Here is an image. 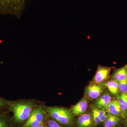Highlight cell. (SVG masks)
Segmentation results:
<instances>
[{"label": "cell", "mask_w": 127, "mask_h": 127, "mask_svg": "<svg viewBox=\"0 0 127 127\" xmlns=\"http://www.w3.org/2000/svg\"><path fill=\"white\" fill-rule=\"evenodd\" d=\"M26 0H0V15L9 14L20 18Z\"/></svg>", "instance_id": "cell-1"}, {"label": "cell", "mask_w": 127, "mask_h": 127, "mask_svg": "<svg viewBox=\"0 0 127 127\" xmlns=\"http://www.w3.org/2000/svg\"><path fill=\"white\" fill-rule=\"evenodd\" d=\"M9 109L14 114V122L22 123L30 117L32 110V104L31 102L11 103L8 102Z\"/></svg>", "instance_id": "cell-2"}, {"label": "cell", "mask_w": 127, "mask_h": 127, "mask_svg": "<svg viewBox=\"0 0 127 127\" xmlns=\"http://www.w3.org/2000/svg\"><path fill=\"white\" fill-rule=\"evenodd\" d=\"M46 110L52 118L60 124L71 125L74 122L73 114L68 109L58 107H47Z\"/></svg>", "instance_id": "cell-3"}, {"label": "cell", "mask_w": 127, "mask_h": 127, "mask_svg": "<svg viewBox=\"0 0 127 127\" xmlns=\"http://www.w3.org/2000/svg\"><path fill=\"white\" fill-rule=\"evenodd\" d=\"M106 87L102 83L93 82L85 89V94L91 100H95L102 94Z\"/></svg>", "instance_id": "cell-4"}, {"label": "cell", "mask_w": 127, "mask_h": 127, "mask_svg": "<svg viewBox=\"0 0 127 127\" xmlns=\"http://www.w3.org/2000/svg\"><path fill=\"white\" fill-rule=\"evenodd\" d=\"M115 68L114 67H108L98 65L97 70L94 77L93 82L102 83L109 79L112 71Z\"/></svg>", "instance_id": "cell-5"}, {"label": "cell", "mask_w": 127, "mask_h": 127, "mask_svg": "<svg viewBox=\"0 0 127 127\" xmlns=\"http://www.w3.org/2000/svg\"><path fill=\"white\" fill-rule=\"evenodd\" d=\"M110 93L109 91L103 92L99 97L95 99L94 103L95 107L107 111L109 103L112 100Z\"/></svg>", "instance_id": "cell-6"}, {"label": "cell", "mask_w": 127, "mask_h": 127, "mask_svg": "<svg viewBox=\"0 0 127 127\" xmlns=\"http://www.w3.org/2000/svg\"><path fill=\"white\" fill-rule=\"evenodd\" d=\"M88 102L86 98L84 97L73 106L71 112L75 116L82 115L86 111L88 107Z\"/></svg>", "instance_id": "cell-7"}, {"label": "cell", "mask_w": 127, "mask_h": 127, "mask_svg": "<svg viewBox=\"0 0 127 127\" xmlns=\"http://www.w3.org/2000/svg\"><path fill=\"white\" fill-rule=\"evenodd\" d=\"M45 118L46 113L44 110L41 108H37L32 109L28 119L37 121L42 123Z\"/></svg>", "instance_id": "cell-8"}, {"label": "cell", "mask_w": 127, "mask_h": 127, "mask_svg": "<svg viewBox=\"0 0 127 127\" xmlns=\"http://www.w3.org/2000/svg\"><path fill=\"white\" fill-rule=\"evenodd\" d=\"M107 112L110 114L119 116L123 119L120 105L117 97L113 99H112L107 109Z\"/></svg>", "instance_id": "cell-9"}, {"label": "cell", "mask_w": 127, "mask_h": 127, "mask_svg": "<svg viewBox=\"0 0 127 127\" xmlns=\"http://www.w3.org/2000/svg\"><path fill=\"white\" fill-rule=\"evenodd\" d=\"M102 84L108 88L109 93L112 95L116 96V97L120 94L118 82L116 80L112 79L104 82Z\"/></svg>", "instance_id": "cell-10"}, {"label": "cell", "mask_w": 127, "mask_h": 127, "mask_svg": "<svg viewBox=\"0 0 127 127\" xmlns=\"http://www.w3.org/2000/svg\"><path fill=\"white\" fill-rule=\"evenodd\" d=\"M123 119L119 116L108 113L107 117L103 122L104 127H117L120 125Z\"/></svg>", "instance_id": "cell-11"}, {"label": "cell", "mask_w": 127, "mask_h": 127, "mask_svg": "<svg viewBox=\"0 0 127 127\" xmlns=\"http://www.w3.org/2000/svg\"><path fill=\"white\" fill-rule=\"evenodd\" d=\"M112 79L120 82L127 78V71L125 66L114 70L111 75Z\"/></svg>", "instance_id": "cell-12"}, {"label": "cell", "mask_w": 127, "mask_h": 127, "mask_svg": "<svg viewBox=\"0 0 127 127\" xmlns=\"http://www.w3.org/2000/svg\"><path fill=\"white\" fill-rule=\"evenodd\" d=\"M77 124L79 127H90L92 123V118L89 113L82 114L77 120Z\"/></svg>", "instance_id": "cell-13"}, {"label": "cell", "mask_w": 127, "mask_h": 127, "mask_svg": "<svg viewBox=\"0 0 127 127\" xmlns=\"http://www.w3.org/2000/svg\"><path fill=\"white\" fill-rule=\"evenodd\" d=\"M117 98L124 119L127 115V94L120 93Z\"/></svg>", "instance_id": "cell-14"}, {"label": "cell", "mask_w": 127, "mask_h": 127, "mask_svg": "<svg viewBox=\"0 0 127 127\" xmlns=\"http://www.w3.org/2000/svg\"><path fill=\"white\" fill-rule=\"evenodd\" d=\"M9 118L4 114L0 115V127H10Z\"/></svg>", "instance_id": "cell-15"}, {"label": "cell", "mask_w": 127, "mask_h": 127, "mask_svg": "<svg viewBox=\"0 0 127 127\" xmlns=\"http://www.w3.org/2000/svg\"><path fill=\"white\" fill-rule=\"evenodd\" d=\"M118 83L120 93L127 94V78L119 82Z\"/></svg>", "instance_id": "cell-16"}, {"label": "cell", "mask_w": 127, "mask_h": 127, "mask_svg": "<svg viewBox=\"0 0 127 127\" xmlns=\"http://www.w3.org/2000/svg\"><path fill=\"white\" fill-rule=\"evenodd\" d=\"M92 113L94 121L96 125H98L101 123L98 113L96 108L95 107L93 108L92 109Z\"/></svg>", "instance_id": "cell-17"}, {"label": "cell", "mask_w": 127, "mask_h": 127, "mask_svg": "<svg viewBox=\"0 0 127 127\" xmlns=\"http://www.w3.org/2000/svg\"><path fill=\"white\" fill-rule=\"evenodd\" d=\"M97 110L98 113V115L100 117L101 122H104L105 120L106 119L107 117L108 116V114H107V111L103 110V109H98L97 108Z\"/></svg>", "instance_id": "cell-18"}, {"label": "cell", "mask_w": 127, "mask_h": 127, "mask_svg": "<svg viewBox=\"0 0 127 127\" xmlns=\"http://www.w3.org/2000/svg\"><path fill=\"white\" fill-rule=\"evenodd\" d=\"M41 123L34 120H27L22 127H35L42 124Z\"/></svg>", "instance_id": "cell-19"}, {"label": "cell", "mask_w": 127, "mask_h": 127, "mask_svg": "<svg viewBox=\"0 0 127 127\" xmlns=\"http://www.w3.org/2000/svg\"><path fill=\"white\" fill-rule=\"evenodd\" d=\"M7 107L9 108L8 102L0 97V115L4 114L3 111Z\"/></svg>", "instance_id": "cell-20"}, {"label": "cell", "mask_w": 127, "mask_h": 127, "mask_svg": "<svg viewBox=\"0 0 127 127\" xmlns=\"http://www.w3.org/2000/svg\"><path fill=\"white\" fill-rule=\"evenodd\" d=\"M48 127H62L59 124L54 120H50L48 121Z\"/></svg>", "instance_id": "cell-21"}, {"label": "cell", "mask_w": 127, "mask_h": 127, "mask_svg": "<svg viewBox=\"0 0 127 127\" xmlns=\"http://www.w3.org/2000/svg\"><path fill=\"white\" fill-rule=\"evenodd\" d=\"M123 123L124 127H127V115L123 119Z\"/></svg>", "instance_id": "cell-22"}, {"label": "cell", "mask_w": 127, "mask_h": 127, "mask_svg": "<svg viewBox=\"0 0 127 127\" xmlns=\"http://www.w3.org/2000/svg\"><path fill=\"white\" fill-rule=\"evenodd\" d=\"M45 127L43 126V125H42V124H41L40 125H39V126H37V127Z\"/></svg>", "instance_id": "cell-23"}, {"label": "cell", "mask_w": 127, "mask_h": 127, "mask_svg": "<svg viewBox=\"0 0 127 127\" xmlns=\"http://www.w3.org/2000/svg\"><path fill=\"white\" fill-rule=\"evenodd\" d=\"M125 68H126V69H127V65H125Z\"/></svg>", "instance_id": "cell-24"}, {"label": "cell", "mask_w": 127, "mask_h": 127, "mask_svg": "<svg viewBox=\"0 0 127 127\" xmlns=\"http://www.w3.org/2000/svg\"></svg>", "instance_id": "cell-25"}]
</instances>
